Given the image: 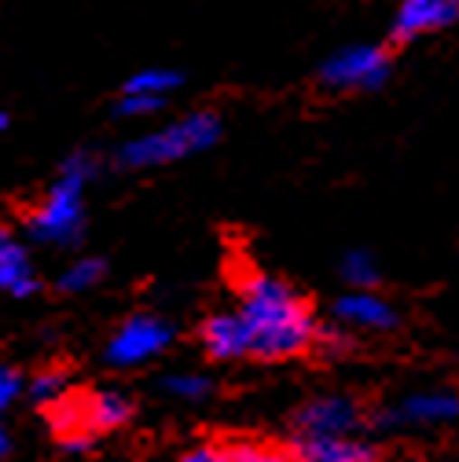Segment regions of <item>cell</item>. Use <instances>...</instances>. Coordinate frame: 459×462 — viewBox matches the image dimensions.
I'll list each match as a JSON object with an SVG mask.
<instances>
[{"label":"cell","instance_id":"cell-10","mask_svg":"<svg viewBox=\"0 0 459 462\" xmlns=\"http://www.w3.org/2000/svg\"><path fill=\"white\" fill-rule=\"evenodd\" d=\"M0 291L15 294V298H26L37 291L33 257H30L26 243L5 224H0Z\"/></svg>","mask_w":459,"mask_h":462},{"label":"cell","instance_id":"cell-16","mask_svg":"<svg viewBox=\"0 0 459 462\" xmlns=\"http://www.w3.org/2000/svg\"><path fill=\"white\" fill-rule=\"evenodd\" d=\"M162 389L173 396V400H184V403H199L210 396V378L206 374H195V371H177V374H165L162 378Z\"/></svg>","mask_w":459,"mask_h":462},{"label":"cell","instance_id":"cell-18","mask_svg":"<svg viewBox=\"0 0 459 462\" xmlns=\"http://www.w3.org/2000/svg\"><path fill=\"white\" fill-rule=\"evenodd\" d=\"M228 458L232 462H302L295 451H279L268 444H247V440L228 448Z\"/></svg>","mask_w":459,"mask_h":462},{"label":"cell","instance_id":"cell-19","mask_svg":"<svg viewBox=\"0 0 459 462\" xmlns=\"http://www.w3.org/2000/svg\"><path fill=\"white\" fill-rule=\"evenodd\" d=\"M165 106V99H155V96H136V92H122L118 99V114L122 118H151Z\"/></svg>","mask_w":459,"mask_h":462},{"label":"cell","instance_id":"cell-6","mask_svg":"<svg viewBox=\"0 0 459 462\" xmlns=\"http://www.w3.org/2000/svg\"><path fill=\"white\" fill-rule=\"evenodd\" d=\"M364 426L361 403L346 393H323L302 403L295 415L298 440H327V437H357Z\"/></svg>","mask_w":459,"mask_h":462},{"label":"cell","instance_id":"cell-15","mask_svg":"<svg viewBox=\"0 0 459 462\" xmlns=\"http://www.w3.org/2000/svg\"><path fill=\"white\" fill-rule=\"evenodd\" d=\"M342 279H346L353 291H375L379 286V264L368 250H350L342 257Z\"/></svg>","mask_w":459,"mask_h":462},{"label":"cell","instance_id":"cell-23","mask_svg":"<svg viewBox=\"0 0 459 462\" xmlns=\"http://www.w3.org/2000/svg\"><path fill=\"white\" fill-rule=\"evenodd\" d=\"M5 125H8V122H5V114H0V133H5Z\"/></svg>","mask_w":459,"mask_h":462},{"label":"cell","instance_id":"cell-11","mask_svg":"<svg viewBox=\"0 0 459 462\" xmlns=\"http://www.w3.org/2000/svg\"><path fill=\"white\" fill-rule=\"evenodd\" d=\"M202 349L210 360H243L250 356V334L239 312H213L202 323Z\"/></svg>","mask_w":459,"mask_h":462},{"label":"cell","instance_id":"cell-20","mask_svg":"<svg viewBox=\"0 0 459 462\" xmlns=\"http://www.w3.org/2000/svg\"><path fill=\"white\" fill-rule=\"evenodd\" d=\"M19 393H23V374H19L15 367L0 364V415H5L12 403L19 400Z\"/></svg>","mask_w":459,"mask_h":462},{"label":"cell","instance_id":"cell-7","mask_svg":"<svg viewBox=\"0 0 459 462\" xmlns=\"http://www.w3.org/2000/svg\"><path fill=\"white\" fill-rule=\"evenodd\" d=\"M386 430H437L459 422V393L455 389H416L393 400L379 419Z\"/></svg>","mask_w":459,"mask_h":462},{"label":"cell","instance_id":"cell-13","mask_svg":"<svg viewBox=\"0 0 459 462\" xmlns=\"http://www.w3.org/2000/svg\"><path fill=\"white\" fill-rule=\"evenodd\" d=\"M184 85V78L177 70H169V67H147L140 74H133L126 81L122 92H136V96H155V99H165L169 92H177Z\"/></svg>","mask_w":459,"mask_h":462},{"label":"cell","instance_id":"cell-17","mask_svg":"<svg viewBox=\"0 0 459 462\" xmlns=\"http://www.w3.org/2000/svg\"><path fill=\"white\" fill-rule=\"evenodd\" d=\"M30 396L37 403H44V408H52V403H60L67 393V374L63 371H41L33 382H30Z\"/></svg>","mask_w":459,"mask_h":462},{"label":"cell","instance_id":"cell-9","mask_svg":"<svg viewBox=\"0 0 459 462\" xmlns=\"http://www.w3.org/2000/svg\"><path fill=\"white\" fill-rule=\"evenodd\" d=\"M331 316L342 330H364V334H386V330H397V323H400L397 309L375 291L342 294L331 305Z\"/></svg>","mask_w":459,"mask_h":462},{"label":"cell","instance_id":"cell-1","mask_svg":"<svg viewBox=\"0 0 459 462\" xmlns=\"http://www.w3.org/2000/svg\"><path fill=\"white\" fill-rule=\"evenodd\" d=\"M239 319L250 334V356L258 360H291L316 345V316L298 298L295 286L276 275L254 272L239 286Z\"/></svg>","mask_w":459,"mask_h":462},{"label":"cell","instance_id":"cell-3","mask_svg":"<svg viewBox=\"0 0 459 462\" xmlns=\"http://www.w3.org/2000/svg\"><path fill=\"white\" fill-rule=\"evenodd\" d=\"M220 136V118L210 110H199V114H188L181 122H169L162 129H151L144 136H133L122 151H118V162L126 169H158V165H173V162H184L192 154H202L217 143Z\"/></svg>","mask_w":459,"mask_h":462},{"label":"cell","instance_id":"cell-2","mask_svg":"<svg viewBox=\"0 0 459 462\" xmlns=\"http://www.w3.org/2000/svg\"><path fill=\"white\" fill-rule=\"evenodd\" d=\"M96 177V162L89 154H74L63 162L60 177L52 180L44 199L26 213L30 236L44 246H74L85 227V188Z\"/></svg>","mask_w":459,"mask_h":462},{"label":"cell","instance_id":"cell-22","mask_svg":"<svg viewBox=\"0 0 459 462\" xmlns=\"http://www.w3.org/2000/svg\"><path fill=\"white\" fill-rule=\"evenodd\" d=\"M8 451H12V440H8V433H5V430H0V462L8 458Z\"/></svg>","mask_w":459,"mask_h":462},{"label":"cell","instance_id":"cell-12","mask_svg":"<svg viewBox=\"0 0 459 462\" xmlns=\"http://www.w3.org/2000/svg\"><path fill=\"white\" fill-rule=\"evenodd\" d=\"M302 462H379L375 444L361 437H327V440H295Z\"/></svg>","mask_w":459,"mask_h":462},{"label":"cell","instance_id":"cell-14","mask_svg":"<svg viewBox=\"0 0 459 462\" xmlns=\"http://www.w3.org/2000/svg\"><path fill=\"white\" fill-rule=\"evenodd\" d=\"M103 275H107V264H103L99 257H81V261H74V264L63 268L60 291H63V294H85V291H92V286H96Z\"/></svg>","mask_w":459,"mask_h":462},{"label":"cell","instance_id":"cell-4","mask_svg":"<svg viewBox=\"0 0 459 462\" xmlns=\"http://www.w3.org/2000/svg\"><path fill=\"white\" fill-rule=\"evenodd\" d=\"M169 345H173V323L162 319V316H151V312H140V316H129L110 334L107 364L118 367V371H133V367L158 360Z\"/></svg>","mask_w":459,"mask_h":462},{"label":"cell","instance_id":"cell-21","mask_svg":"<svg viewBox=\"0 0 459 462\" xmlns=\"http://www.w3.org/2000/svg\"><path fill=\"white\" fill-rule=\"evenodd\" d=\"M173 462H232V458H228V448H217V444H195V448L181 451Z\"/></svg>","mask_w":459,"mask_h":462},{"label":"cell","instance_id":"cell-5","mask_svg":"<svg viewBox=\"0 0 459 462\" xmlns=\"http://www.w3.org/2000/svg\"><path fill=\"white\" fill-rule=\"evenodd\" d=\"M389 70L393 63L382 44H350L320 67V81L334 92H375L386 85Z\"/></svg>","mask_w":459,"mask_h":462},{"label":"cell","instance_id":"cell-8","mask_svg":"<svg viewBox=\"0 0 459 462\" xmlns=\"http://www.w3.org/2000/svg\"><path fill=\"white\" fill-rule=\"evenodd\" d=\"M455 23H459V0H400V8L393 12V23H389V41L412 44Z\"/></svg>","mask_w":459,"mask_h":462}]
</instances>
